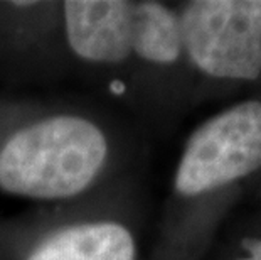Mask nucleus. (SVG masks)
Wrapping results in <instances>:
<instances>
[{"label": "nucleus", "instance_id": "obj_4", "mask_svg": "<svg viewBox=\"0 0 261 260\" xmlns=\"http://www.w3.org/2000/svg\"><path fill=\"white\" fill-rule=\"evenodd\" d=\"M261 168V102L213 115L189 135L174 174L180 200L211 195Z\"/></svg>", "mask_w": 261, "mask_h": 260}, {"label": "nucleus", "instance_id": "obj_1", "mask_svg": "<svg viewBox=\"0 0 261 260\" xmlns=\"http://www.w3.org/2000/svg\"><path fill=\"white\" fill-rule=\"evenodd\" d=\"M115 115L94 98L0 97V193L54 206L123 182Z\"/></svg>", "mask_w": 261, "mask_h": 260}, {"label": "nucleus", "instance_id": "obj_2", "mask_svg": "<svg viewBox=\"0 0 261 260\" xmlns=\"http://www.w3.org/2000/svg\"><path fill=\"white\" fill-rule=\"evenodd\" d=\"M61 15L69 76L110 108L133 100L138 68L170 69L186 58L177 9L162 2L66 0Z\"/></svg>", "mask_w": 261, "mask_h": 260}, {"label": "nucleus", "instance_id": "obj_5", "mask_svg": "<svg viewBox=\"0 0 261 260\" xmlns=\"http://www.w3.org/2000/svg\"><path fill=\"white\" fill-rule=\"evenodd\" d=\"M187 61L218 80L261 75V0H194L177 10Z\"/></svg>", "mask_w": 261, "mask_h": 260}, {"label": "nucleus", "instance_id": "obj_7", "mask_svg": "<svg viewBox=\"0 0 261 260\" xmlns=\"http://www.w3.org/2000/svg\"><path fill=\"white\" fill-rule=\"evenodd\" d=\"M243 247L248 250V257L238 260H261V239H244Z\"/></svg>", "mask_w": 261, "mask_h": 260}, {"label": "nucleus", "instance_id": "obj_6", "mask_svg": "<svg viewBox=\"0 0 261 260\" xmlns=\"http://www.w3.org/2000/svg\"><path fill=\"white\" fill-rule=\"evenodd\" d=\"M69 76L61 2H0V80L14 85Z\"/></svg>", "mask_w": 261, "mask_h": 260}, {"label": "nucleus", "instance_id": "obj_3", "mask_svg": "<svg viewBox=\"0 0 261 260\" xmlns=\"http://www.w3.org/2000/svg\"><path fill=\"white\" fill-rule=\"evenodd\" d=\"M120 182L86 200L0 223V260H138Z\"/></svg>", "mask_w": 261, "mask_h": 260}]
</instances>
